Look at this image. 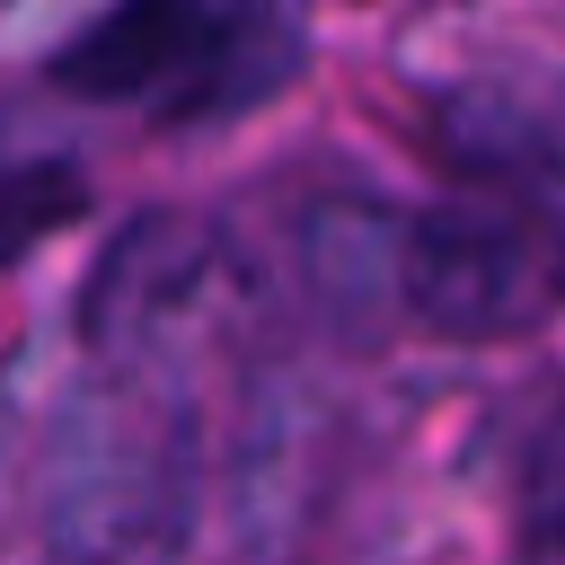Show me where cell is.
Masks as SVG:
<instances>
[{
    "mask_svg": "<svg viewBox=\"0 0 565 565\" xmlns=\"http://www.w3.org/2000/svg\"><path fill=\"white\" fill-rule=\"evenodd\" d=\"M309 62L300 0H106L53 62L62 88L150 124H221L291 88Z\"/></svg>",
    "mask_w": 565,
    "mask_h": 565,
    "instance_id": "6da1fadb",
    "label": "cell"
},
{
    "mask_svg": "<svg viewBox=\"0 0 565 565\" xmlns=\"http://www.w3.org/2000/svg\"><path fill=\"white\" fill-rule=\"evenodd\" d=\"M397 291L415 327L450 344L530 335L565 309V212L521 185H477L433 203L397 247Z\"/></svg>",
    "mask_w": 565,
    "mask_h": 565,
    "instance_id": "7a4b0ae2",
    "label": "cell"
},
{
    "mask_svg": "<svg viewBox=\"0 0 565 565\" xmlns=\"http://www.w3.org/2000/svg\"><path fill=\"white\" fill-rule=\"evenodd\" d=\"M512 565H565V397L530 424L512 468Z\"/></svg>",
    "mask_w": 565,
    "mask_h": 565,
    "instance_id": "3957f363",
    "label": "cell"
},
{
    "mask_svg": "<svg viewBox=\"0 0 565 565\" xmlns=\"http://www.w3.org/2000/svg\"><path fill=\"white\" fill-rule=\"evenodd\" d=\"M79 203H88V185H79V168H71V159L26 150V141H9V132H0V265H9V256H26L44 230H62Z\"/></svg>",
    "mask_w": 565,
    "mask_h": 565,
    "instance_id": "277c9868",
    "label": "cell"
}]
</instances>
